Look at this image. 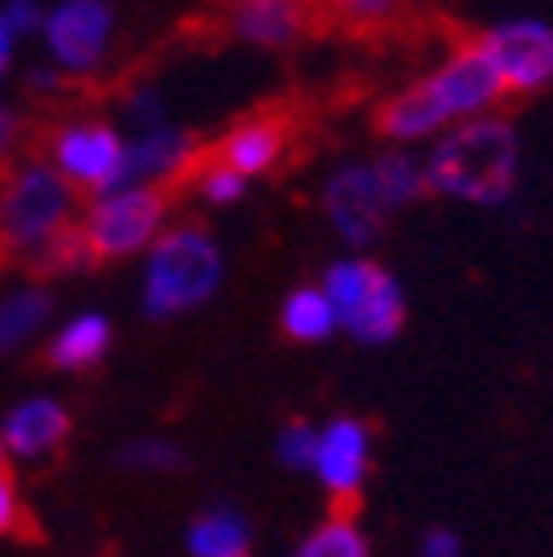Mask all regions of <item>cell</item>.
Returning <instances> with one entry per match:
<instances>
[{"label":"cell","instance_id":"ba28073f","mask_svg":"<svg viewBox=\"0 0 553 557\" xmlns=\"http://www.w3.org/2000/svg\"><path fill=\"white\" fill-rule=\"evenodd\" d=\"M509 94H540L553 81V27L549 23H501L482 36Z\"/></svg>","mask_w":553,"mask_h":557},{"label":"cell","instance_id":"ac0fdd59","mask_svg":"<svg viewBox=\"0 0 553 557\" xmlns=\"http://www.w3.org/2000/svg\"><path fill=\"white\" fill-rule=\"evenodd\" d=\"M191 151H195V137L191 133H151L147 143H137V147H128V156H124V182H133V177H169V173H177L186 160H191Z\"/></svg>","mask_w":553,"mask_h":557},{"label":"cell","instance_id":"5bb4252c","mask_svg":"<svg viewBox=\"0 0 553 557\" xmlns=\"http://www.w3.org/2000/svg\"><path fill=\"white\" fill-rule=\"evenodd\" d=\"M107 345H111V327H107V319H98V314H81L72 327H62V332L49 341L45 368H58V372H85V368H94V363L107 355Z\"/></svg>","mask_w":553,"mask_h":557},{"label":"cell","instance_id":"4dcf8cb0","mask_svg":"<svg viewBox=\"0 0 553 557\" xmlns=\"http://www.w3.org/2000/svg\"><path fill=\"white\" fill-rule=\"evenodd\" d=\"M421 557H460V540L447 531H430L421 544Z\"/></svg>","mask_w":553,"mask_h":557},{"label":"cell","instance_id":"5b68a950","mask_svg":"<svg viewBox=\"0 0 553 557\" xmlns=\"http://www.w3.org/2000/svg\"><path fill=\"white\" fill-rule=\"evenodd\" d=\"M40 151H49L53 169L85 190H111L115 182H124V156L128 147L115 137L111 124L102 120H85V124H58L40 137Z\"/></svg>","mask_w":553,"mask_h":557},{"label":"cell","instance_id":"484cf974","mask_svg":"<svg viewBox=\"0 0 553 557\" xmlns=\"http://www.w3.org/2000/svg\"><path fill=\"white\" fill-rule=\"evenodd\" d=\"M195 186L209 195L213 203H235L239 195H244V177L239 173H231V169H222V164H213V156H209V147H204V160H199V177H195Z\"/></svg>","mask_w":553,"mask_h":557},{"label":"cell","instance_id":"ffe728a7","mask_svg":"<svg viewBox=\"0 0 553 557\" xmlns=\"http://www.w3.org/2000/svg\"><path fill=\"white\" fill-rule=\"evenodd\" d=\"M336 327V314L319 288H297L284 306V336L297 345H315Z\"/></svg>","mask_w":553,"mask_h":557},{"label":"cell","instance_id":"4316f807","mask_svg":"<svg viewBox=\"0 0 553 557\" xmlns=\"http://www.w3.org/2000/svg\"><path fill=\"white\" fill-rule=\"evenodd\" d=\"M280 456H284V465H293V469L315 465V460H319V434H315L306 421H293V425L284 430V438H280Z\"/></svg>","mask_w":553,"mask_h":557},{"label":"cell","instance_id":"1f68e13d","mask_svg":"<svg viewBox=\"0 0 553 557\" xmlns=\"http://www.w3.org/2000/svg\"><path fill=\"white\" fill-rule=\"evenodd\" d=\"M10 49H14V32L5 27V18H0V76L10 72Z\"/></svg>","mask_w":553,"mask_h":557},{"label":"cell","instance_id":"8992f818","mask_svg":"<svg viewBox=\"0 0 553 557\" xmlns=\"http://www.w3.org/2000/svg\"><path fill=\"white\" fill-rule=\"evenodd\" d=\"M426 85L439 98V107H443L447 120L478 115V111H488V107H496V102L509 98V89H505V81H501L496 62H492V53H488V45H482V40L460 45Z\"/></svg>","mask_w":553,"mask_h":557},{"label":"cell","instance_id":"6da1fadb","mask_svg":"<svg viewBox=\"0 0 553 557\" xmlns=\"http://www.w3.org/2000/svg\"><path fill=\"white\" fill-rule=\"evenodd\" d=\"M439 195L469 203H505L518 186V137L505 120H469L447 133L426 164Z\"/></svg>","mask_w":553,"mask_h":557},{"label":"cell","instance_id":"30bf717a","mask_svg":"<svg viewBox=\"0 0 553 557\" xmlns=\"http://www.w3.org/2000/svg\"><path fill=\"white\" fill-rule=\"evenodd\" d=\"M45 36H49V49L58 62H66L72 72H89V66L107 53L111 10L102 0H62L45 27Z\"/></svg>","mask_w":553,"mask_h":557},{"label":"cell","instance_id":"603a6c76","mask_svg":"<svg viewBox=\"0 0 553 557\" xmlns=\"http://www.w3.org/2000/svg\"><path fill=\"white\" fill-rule=\"evenodd\" d=\"M0 535H19V540H45L40 535V522L23 509V500H19V486H14V469H10V451H5V443H0Z\"/></svg>","mask_w":553,"mask_h":557},{"label":"cell","instance_id":"44dd1931","mask_svg":"<svg viewBox=\"0 0 553 557\" xmlns=\"http://www.w3.org/2000/svg\"><path fill=\"white\" fill-rule=\"evenodd\" d=\"M407 0H319L323 14V32L328 27H345V32H381L398 18V10Z\"/></svg>","mask_w":553,"mask_h":557},{"label":"cell","instance_id":"4fadbf2b","mask_svg":"<svg viewBox=\"0 0 553 557\" xmlns=\"http://www.w3.org/2000/svg\"><path fill=\"white\" fill-rule=\"evenodd\" d=\"M372 124H377L381 137H390V143H417V137L443 128L447 115H443L439 98L430 94V85L421 81V85H407L403 94H394V98L377 111Z\"/></svg>","mask_w":553,"mask_h":557},{"label":"cell","instance_id":"3957f363","mask_svg":"<svg viewBox=\"0 0 553 557\" xmlns=\"http://www.w3.org/2000/svg\"><path fill=\"white\" fill-rule=\"evenodd\" d=\"M177 199H182V186L169 182V177L102 199L94 213H89V222H85V239L94 248V261L137 252V248H143L160 231V222L169 218V208Z\"/></svg>","mask_w":553,"mask_h":557},{"label":"cell","instance_id":"d4e9b609","mask_svg":"<svg viewBox=\"0 0 553 557\" xmlns=\"http://www.w3.org/2000/svg\"><path fill=\"white\" fill-rule=\"evenodd\" d=\"M297 557H368V540L355 522H323L315 535H306Z\"/></svg>","mask_w":553,"mask_h":557},{"label":"cell","instance_id":"9a60e30c","mask_svg":"<svg viewBox=\"0 0 553 557\" xmlns=\"http://www.w3.org/2000/svg\"><path fill=\"white\" fill-rule=\"evenodd\" d=\"M191 553L195 557H253V531L235 509L218 505L191 522Z\"/></svg>","mask_w":553,"mask_h":557},{"label":"cell","instance_id":"9c48e42d","mask_svg":"<svg viewBox=\"0 0 553 557\" xmlns=\"http://www.w3.org/2000/svg\"><path fill=\"white\" fill-rule=\"evenodd\" d=\"M231 27L239 40L266 45V49H288L306 36L323 32L319 0H235Z\"/></svg>","mask_w":553,"mask_h":557},{"label":"cell","instance_id":"277c9868","mask_svg":"<svg viewBox=\"0 0 553 557\" xmlns=\"http://www.w3.org/2000/svg\"><path fill=\"white\" fill-rule=\"evenodd\" d=\"M297 137H302V111L284 98H274V102L248 111L244 120H235L209 147V156H213V164H222L248 182L257 173L280 169L288 160V151L297 147Z\"/></svg>","mask_w":553,"mask_h":557},{"label":"cell","instance_id":"7a4b0ae2","mask_svg":"<svg viewBox=\"0 0 553 557\" xmlns=\"http://www.w3.org/2000/svg\"><path fill=\"white\" fill-rule=\"evenodd\" d=\"M222 284V252L209 235L204 222H182L173 226L156 252H151V270H147V314L151 319H169L182 314L199 301H209Z\"/></svg>","mask_w":553,"mask_h":557},{"label":"cell","instance_id":"8fae6325","mask_svg":"<svg viewBox=\"0 0 553 557\" xmlns=\"http://www.w3.org/2000/svg\"><path fill=\"white\" fill-rule=\"evenodd\" d=\"M66 438H72V416H66V407H58L53 398H32L23 407L10 411L5 430H0V443H5V451L23 456V460H53L62 456Z\"/></svg>","mask_w":553,"mask_h":557},{"label":"cell","instance_id":"52a82bcc","mask_svg":"<svg viewBox=\"0 0 553 557\" xmlns=\"http://www.w3.org/2000/svg\"><path fill=\"white\" fill-rule=\"evenodd\" d=\"M323 208H328V218L332 226L341 231L345 244H377L385 235V222H390V199L377 182V169L372 164H355V169H341L328 190H323Z\"/></svg>","mask_w":553,"mask_h":557},{"label":"cell","instance_id":"f546056e","mask_svg":"<svg viewBox=\"0 0 553 557\" xmlns=\"http://www.w3.org/2000/svg\"><path fill=\"white\" fill-rule=\"evenodd\" d=\"M19 137H23V115L10 111V107H0V160L19 147Z\"/></svg>","mask_w":553,"mask_h":557},{"label":"cell","instance_id":"d6986e66","mask_svg":"<svg viewBox=\"0 0 553 557\" xmlns=\"http://www.w3.org/2000/svg\"><path fill=\"white\" fill-rule=\"evenodd\" d=\"M89 265H98V261H94V248L85 239V222L66 226L62 235H53L45 248H36L27 257V274L36 278V284H49V278H62L72 270H89Z\"/></svg>","mask_w":553,"mask_h":557},{"label":"cell","instance_id":"f1b7e54d","mask_svg":"<svg viewBox=\"0 0 553 557\" xmlns=\"http://www.w3.org/2000/svg\"><path fill=\"white\" fill-rule=\"evenodd\" d=\"M0 18H5V27H10L14 36H23V32H36L40 5H36V0H10V5L0 10Z\"/></svg>","mask_w":553,"mask_h":557},{"label":"cell","instance_id":"7402d4cb","mask_svg":"<svg viewBox=\"0 0 553 557\" xmlns=\"http://www.w3.org/2000/svg\"><path fill=\"white\" fill-rule=\"evenodd\" d=\"M372 169H377V182H381V190H385L390 208H403V203H411V199L430 195L426 164H417L407 151H390V156H381Z\"/></svg>","mask_w":553,"mask_h":557},{"label":"cell","instance_id":"2e32d148","mask_svg":"<svg viewBox=\"0 0 553 557\" xmlns=\"http://www.w3.org/2000/svg\"><path fill=\"white\" fill-rule=\"evenodd\" d=\"M403 319H407L403 288L394 284L390 274H381L377 288L368 293V301L359 306V314L345 323V327H351L359 341H368V345H385V341H394V336L403 332Z\"/></svg>","mask_w":553,"mask_h":557},{"label":"cell","instance_id":"e0dca14e","mask_svg":"<svg viewBox=\"0 0 553 557\" xmlns=\"http://www.w3.org/2000/svg\"><path fill=\"white\" fill-rule=\"evenodd\" d=\"M385 270L377 265V261H364V257H355V261H336L332 270H328V278H323V297H328V306H332V314H336V323H351L355 314H359V306L368 301V293L377 288V278H381Z\"/></svg>","mask_w":553,"mask_h":557},{"label":"cell","instance_id":"7c38bea8","mask_svg":"<svg viewBox=\"0 0 553 557\" xmlns=\"http://www.w3.org/2000/svg\"><path fill=\"white\" fill-rule=\"evenodd\" d=\"M319 478L328 482V496H351L364 492V473H368V425L355 416L332 421L319 438Z\"/></svg>","mask_w":553,"mask_h":557},{"label":"cell","instance_id":"cb8c5ba5","mask_svg":"<svg viewBox=\"0 0 553 557\" xmlns=\"http://www.w3.org/2000/svg\"><path fill=\"white\" fill-rule=\"evenodd\" d=\"M49 314V297L45 293H19L10 297L5 306H0V350H10V345H19L27 332L40 327V319Z\"/></svg>","mask_w":553,"mask_h":557},{"label":"cell","instance_id":"83f0119b","mask_svg":"<svg viewBox=\"0 0 553 557\" xmlns=\"http://www.w3.org/2000/svg\"><path fill=\"white\" fill-rule=\"evenodd\" d=\"M124 465H137V469H182V451H173V447H160V443H143V447H128L124 456H120Z\"/></svg>","mask_w":553,"mask_h":557}]
</instances>
